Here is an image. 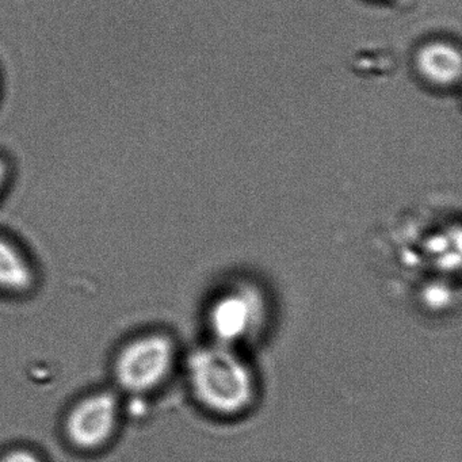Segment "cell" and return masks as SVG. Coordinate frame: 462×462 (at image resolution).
Listing matches in <instances>:
<instances>
[{"label": "cell", "instance_id": "cell-1", "mask_svg": "<svg viewBox=\"0 0 462 462\" xmlns=\"http://www.w3.org/2000/svg\"><path fill=\"white\" fill-rule=\"evenodd\" d=\"M189 386L196 402L212 415L236 418L258 397L255 373L236 347L210 342L186 361Z\"/></svg>", "mask_w": 462, "mask_h": 462}, {"label": "cell", "instance_id": "cell-2", "mask_svg": "<svg viewBox=\"0 0 462 462\" xmlns=\"http://www.w3.org/2000/svg\"><path fill=\"white\" fill-rule=\"evenodd\" d=\"M266 320V300L251 283H236L221 291L208 310L213 342L239 347L256 337Z\"/></svg>", "mask_w": 462, "mask_h": 462}, {"label": "cell", "instance_id": "cell-3", "mask_svg": "<svg viewBox=\"0 0 462 462\" xmlns=\"http://www.w3.org/2000/svg\"><path fill=\"white\" fill-rule=\"evenodd\" d=\"M177 359L174 340L151 334L129 343L116 362L118 383L132 393L152 391L169 378Z\"/></svg>", "mask_w": 462, "mask_h": 462}, {"label": "cell", "instance_id": "cell-4", "mask_svg": "<svg viewBox=\"0 0 462 462\" xmlns=\"http://www.w3.org/2000/svg\"><path fill=\"white\" fill-rule=\"evenodd\" d=\"M117 400L110 393L86 397L67 419V434L80 448H94L109 439L117 424Z\"/></svg>", "mask_w": 462, "mask_h": 462}, {"label": "cell", "instance_id": "cell-5", "mask_svg": "<svg viewBox=\"0 0 462 462\" xmlns=\"http://www.w3.org/2000/svg\"><path fill=\"white\" fill-rule=\"evenodd\" d=\"M415 63L421 79L432 88H453L461 78V55L448 42H427L419 50Z\"/></svg>", "mask_w": 462, "mask_h": 462}, {"label": "cell", "instance_id": "cell-6", "mask_svg": "<svg viewBox=\"0 0 462 462\" xmlns=\"http://www.w3.org/2000/svg\"><path fill=\"white\" fill-rule=\"evenodd\" d=\"M34 275L25 256L13 243L0 237V289L28 291L33 285Z\"/></svg>", "mask_w": 462, "mask_h": 462}, {"label": "cell", "instance_id": "cell-7", "mask_svg": "<svg viewBox=\"0 0 462 462\" xmlns=\"http://www.w3.org/2000/svg\"><path fill=\"white\" fill-rule=\"evenodd\" d=\"M2 462H40V459L33 453L28 450H15L7 454Z\"/></svg>", "mask_w": 462, "mask_h": 462}, {"label": "cell", "instance_id": "cell-8", "mask_svg": "<svg viewBox=\"0 0 462 462\" xmlns=\"http://www.w3.org/2000/svg\"><path fill=\"white\" fill-rule=\"evenodd\" d=\"M7 174H9V169H7L5 161L0 159V191H2V189L6 185Z\"/></svg>", "mask_w": 462, "mask_h": 462}]
</instances>
